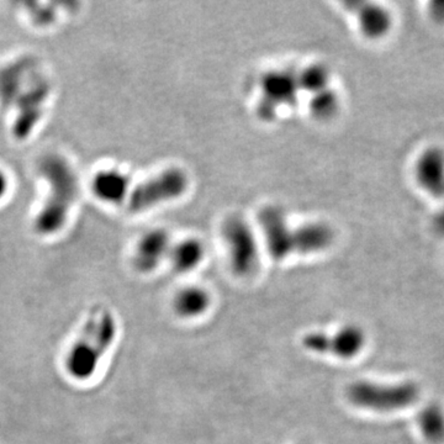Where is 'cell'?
I'll return each instance as SVG.
<instances>
[{
    "label": "cell",
    "mask_w": 444,
    "mask_h": 444,
    "mask_svg": "<svg viewBox=\"0 0 444 444\" xmlns=\"http://www.w3.org/2000/svg\"><path fill=\"white\" fill-rule=\"evenodd\" d=\"M118 324L109 310L90 311L77 340L65 355V368L72 379L87 381L94 376L100 362L114 345Z\"/></svg>",
    "instance_id": "6da1fadb"
},
{
    "label": "cell",
    "mask_w": 444,
    "mask_h": 444,
    "mask_svg": "<svg viewBox=\"0 0 444 444\" xmlns=\"http://www.w3.org/2000/svg\"><path fill=\"white\" fill-rule=\"evenodd\" d=\"M40 172L50 184V194L36 217L35 229L41 235H53L65 225L78 195V179L70 163L61 156L44 157Z\"/></svg>",
    "instance_id": "7a4b0ae2"
},
{
    "label": "cell",
    "mask_w": 444,
    "mask_h": 444,
    "mask_svg": "<svg viewBox=\"0 0 444 444\" xmlns=\"http://www.w3.org/2000/svg\"><path fill=\"white\" fill-rule=\"evenodd\" d=\"M421 390L414 381L380 384L368 380L355 381L347 388L350 404L375 412H393L407 409L419 399Z\"/></svg>",
    "instance_id": "3957f363"
},
{
    "label": "cell",
    "mask_w": 444,
    "mask_h": 444,
    "mask_svg": "<svg viewBox=\"0 0 444 444\" xmlns=\"http://www.w3.org/2000/svg\"><path fill=\"white\" fill-rule=\"evenodd\" d=\"M222 235L229 246L231 267L235 274H255L260 265V253L250 225L240 216H231L224 222Z\"/></svg>",
    "instance_id": "277c9868"
},
{
    "label": "cell",
    "mask_w": 444,
    "mask_h": 444,
    "mask_svg": "<svg viewBox=\"0 0 444 444\" xmlns=\"http://www.w3.org/2000/svg\"><path fill=\"white\" fill-rule=\"evenodd\" d=\"M367 342L364 329L357 324H347L329 335L315 331L303 337L305 350L316 355H332L341 360H352L360 355Z\"/></svg>",
    "instance_id": "5b68a950"
},
{
    "label": "cell",
    "mask_w": 444,
    "mask_h": 444,
    "mask_svg": "<svg viewBox=\"0 0 444 444\" xmlns=\"http://www.w3.org/2000/svg\"><path fill=\"white\" fill-rule=\"evenodd\" d=\"M188 178L180 170H165L152 179L137 185L129 198L131 213H141L155 205L175 199L184 193Z\"/></svg>",
    "instance_id": "8992f818"
},
{
    "label": "cell",
    "mask_w": 444,
    "mask_h": 444,
    "mask_svg": "<svg viewBox=\"0 0 444 444\" xmlns=\"http://www.w3.org/2000/svg\"><path fill=\"white\" fill-rule=\"evenodd\" d=\"M50 94V84L42 77H35L29 83V88L23 91L16 100L18 115L14 122V135L24 140L35 129L44 114V105Z\"/></svg>",
    "instance_id": "52a82bcc"
},
{
    "label": "cell",
    "mask_w": 444,
    "mask_h": 444,
    "mask_svg": "<svg viewBox=\"0 0 444 444\" xmlns=\"http://www.w3.org/2000/svg\"><path fill=\"white\" fill-rule=\"evenodd\" d=\"M265 243L274 260H283L294 252V230L290 229L279 208L267 206L260 213Z\"/></svg>",
    "instance_id": "ba28073f"
},
{
    "label": "cell",
    "mask_w": 444,
    "mask_h": 444,
    "mask_svg": "<svg viewBox=\"0 0 444 444\" xmlns=\"http://www.w3.org/2000/svg\"><path fill=\"white\" fill-rule=\"evenodd\" d=\"M263 100L258 106L260 115L270 119L275 115L279 105L293 104L299 90L298 75L291 70H274L265 75L262 80Z\"/></svg>",
    "instance_id": "9c48e42d"
},
{
    "label": "cell",
    "mask_w": 444,
    "mask_h": 444,
    "mask_svg": "<svg viewBox=\"0 0 444 444\" xmlns=\"http://www.w3.org/2000/svg\"><path fill=\"white\" fill-rule=\"evenodd\" d=\"M414 175L422 189L433 196H444V151L431 147L416 162Z\"/></svg>",
    "instance_id": "30bf717a"
},
{
    "label": "cell",
    "mask_w": 444,
    "mask_h": 444,
    "mask_svg": "<svg viewBox=\"0 0 444 444\" xmlns=\"http://www.w3.org/2000/svg\"><path fill=\"white\" fill-rule=\"evenodd\" d=\"M170 250V237L163 230L146 234L136 247L134 265L141 273H150L160 265Z\"/></svg>",
    "instance_id": "8fae6325"
},
{
    "label": "cell",
    "mask_w": 444,
    "mask_h": 444,
    "mask_svg": "<svg viewBox=\"0 0 444 444\" xmlns=\"http://www.w3.org/2000/svg\"><path fill=\"white\" fill-rule=\"evenodd\" d=\"M345 6L358 14L360 29L370 39L381 37L390 30L391 16L383 6L363 1L347 3Z\"/></svg>",
    "instance_id": "7c38bea8"
},
{
    "label": "cell",
    "mask_w": 444,
    "mask_h": 444,
    "mask_svg": "<svg viewBox=\"0 0 444 444\" xmlns=\"http://www.w3.org/2000/svg\"><path fill=\"white\" fill-rule=\"evenodd\" d=\"M334 234L324 224H307L294 230V252L301 255L317 253L332 243Z\"/></svg>",
    "instance_id": "4fadbf2b"
},
{
    "label": "cell",
    "mask_w": 444,
    "mask_h": 444,
    "mask_svg": "<svg viewBox=\"0 0 444 444\" xmlns=\"http://www.w3.org/2000/svg\"><path fill=\"white\" fill-rule=\"evenodd\" d=\"M32 61L29 58L16 61L0 70V100L4 104L16 103L25 83L26 75H30Z\"/></svg>",
    "instance_id": "5bb4252c"
},
{
    "label": "cell",
    "mask_w": 444,
    "mask_h": 444,
    "mask_svg": "<svg viewBox=\"0 0 444 444\" xmlns=\"http://www.w3.org/2000/svg\"><path fill=\"white\" fill-rule=\"evenodd\" d=\"M129 189V178L116 170H103L95 175L93 191L96 198L108 203H119Z\"/></svg>",
    "instance_id": "9a60e30c"
},
{
    "label": "cell",
    "mask_w": 444,
    "mask_h": 444,
    "mask_svg": "<svg viewBox=\"0 0 444 444\" xmlns=\"http://www.w3.org/2000/svg\"><path fill=\"white\" fill-rule=\"evenodd\" d=\"M211 298L206 290L191 286L179 291L173 301L175 312L184 319H194L205 314L210 307Z\"/></svg>",
    "instance_id": "2e32d148"
},
{
    "label": "cell",
    "mask_w": 444,
    "mask_h": 444,
    "mask_svg": "<svg viewBox=\"0 0 444 444\" xmlns=\"http://www.w3.org/2000/svg\"><path fill=\"white\" fill-rule=\"evenodd\" d=\"M419 432L427 442L440 444L444 442V409L437 402L424 406L417 416Z\"/></svg>",
    "instance_id": "e0dca14e"
},
{
    "label": "cell",
    "mask_w": 444,
    "mask_h": 444,
    "mask_svg": "<svg viewBox=\"0 0 444 444\" xmlns=\"http://www.w3.org/2000/svg\"><path fill=\"white\" fill-rule=\"evenodd\" d=\"M172 265L177 272L185 273L194 269L204 257V247L196 240H185L170 250Z\"/></svg>",
    "instance_id": "ac0fdd59"
},
{
    "label": "cell",
    "mask_w": 444,
    "mask_h": 444,
    "mask_svg": "<svg viewBox=\"0 0 444 444\" xmlns=\"http://www.w3.org/2000/svg\"><path fill=\"white\" fill-rule=\"evenodd\" d=\"M299 88L310 93H317L327 88L329 70L319 65H310L298 75Z\"/></svg>",
    "instance_id": "d6986e66"
},
{
    "label": "cell",
    "mask_w": 444,
    "mask_h": 444,
    "mask_svg": "<svg viewBox=\"0 0 444 444\" xmlns=\"http://www.w3.org/2000/svg\"><path fill=\"white\" fill-rule=\"evenodd\" d=\"M311 111L319 119H329L334 115L338 108V98L335 91L329 88L315 93L312 100L310 103Z\"/></svg>",
    "instance_id": "ffe728a7"
},
{
    "label": "cell",
    "mask_w": 444,
    "mask_h": 444,
    "mask_svg": "<svg viewBox=\"0 0 444 444\" xmlns=\"http://www.w3.org/2000/svg\"><path fill=\"white\" fill-rule=\"evenodd\" d=\"M429 13H431V15H432L434 20L444 23V1H434V3H432Z\"/></svg>",
    "instance_id": "44dd1931"
},
{
    "label": "cell",
    "mask_w": 444,
    "mask_h": 444,
    "mask_svg": "<svg viewBox=\"0 0 444 444\" xmlns=\"http://www.w3.org/2000/svg\"><path fill=\"white\" fill-rule=\"evenodd\" d=\"M434 229L438 234L444 236V206L434 217Z\"/></svg>",
    "instance_id": "7402d4cb"
},
{
    "label": "cell",
    "mask_w": 444,
    "mask_h": 444,
    "mask_svg": "<svg viewBox=\"0 0 444 444\" xmlns=\"http://www.w3.org/2000/svg\"><path fill=\"white\" fill-rule=\"evenodd\" d=\"M8 190V178L6 175L0 170V199L4 196Z\"/></svg>",
    "instance_id": "603a6c76"
}]
</instances>
